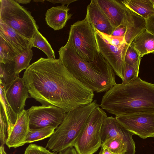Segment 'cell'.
<instances>
[{"label":"cell","mask_w":154,"mask_h":154,"mask_svg":"<svg viewBox=\"0 0 154 154\" xmlns=\"http://www.w3.org/2000/svg\"><path fill=\"white\" fill-rule=\"evenodd\" d=\"M152 2H153V4H154V0H152Z\"/></svg>","instance_id":"41"},{"label":"cell","mask_w":154,"mask_h":154,"mask_svg":"<svg viewBox=\"0 0 154 154\" xmlns=\"http://www.w3.org/2000/svg\"><path fill=\"white\" fill-rule=\"evenodd\" d=\"M29 97L42 105L66 113L93 101L94 92L76 79L59 60L41 57L30 65L23 78Z\"/></svg>","instance_id":"1"},{"label":"cell","mask_w":154,"mask_h":154,"mask_svg":"<svg viewBox=\"0 0 154 154\" xmlns=\"http://www.w3.org/2000/svg\"><path fill=\"white\" fill-rule=\"evenodd\" d=\"M98 154H115L112 152L106 147H101L100 152Z\"/></svg>","instance_id":"37"},{"label":"cell","mask_w":154,"mask_h":154,"mask_svg":"<svg viewBox=\"0 0 154 154\" xmlns=\"http://www.w3.org/2000/svg\"><path fill=\"white\" fill-rule=\"evenodd\" d=\"M30 129L51 126L57 128L63 121L66 112L54 106H32L27 110Z\"/></svg>","instance_id":"9"},{"label":"cell","mask_w":154,"mask_h":154,"mask_svg":"<svg viewBox=\"0 0 154 154\" xmlns=\"http://www.w3.org/2000/svg\"><path fill=\"white\" fill-rule=\"evenodd\" d=\"M17 55L12 47L0 36V63L6 64L14 61Z\"/></svg>","instance_id":"27"},{"label":"cell","mask_w":154,"mask_h":154,"mask_svg":"<svg viewBox=\"0 0 154 154\" xmlns=\"http://www.w3.org/2000/svg\"><path fill=\"white\" fill-rule=\"evenodd\" d=\"M32 47L37 48L45 53L48 58L55 59L54 52L46 39L37 31L31 40Z\"/></svg>","instance_id":"22"},{"label":"cell","mask_w":154,"mask_h":154,"mask_svg":"<svg viewBox=\"0 0 154 154\" xmlns=\"http://www.w3.org/2000/svg\"><path fill=\"white\" fill-rule=\"evenodd\" d=\"M101 147H106L115 154H126L128 150L126 143L121 138H110L102 143Z\"/></svg>","instance_id":"24"},{"label":"cell","mask_w":154,"mask_h":154,"mask_svg":"<svg viewBox=\"0 0 154 154\" xmlns=\"http://www.w3.org/2000/svg\"><path fill=\"white\" fill-rule=\"evenodd\" d=\"M5 87V85L0 82V106L2 107L5 112L8 125L10 134L16 123L17 114L13 110L6 99Z\"/></svg>","instance_id":"21"},{"label":"cell","mask_w":154,"mask_h":154,"mask_svg":"<svg viewBox=\"0 0 154 154\" xmlns=\"http://www.w3.org/2000/svg\"><path fill=\"white\" fill-rule=\"evenodd\" d=\"M45 0H40V1H38V0H37V1H36V0H34V1H34L35 2H42L43 3L45 1Z\"/></svg>","instance_id":"40"},{"label":"cell","mask_w":154,"mask_h":154,"mask_svg":"<svg viewBox=\"0 0 154 154\" xmlns=\"http://www.w3.org/2000/svg\"><path fill=\"white\" fill-rule=\"evenodd\" d=\"M115 118L133 135L143 139L154 137V113L122 115Z\"/></svg>","instance_id":"10"},{"label":"cell","mask_w":154,"mask_h":154,"mask_svg":"<svg viewBox=\"0 0 154 154\" xmlns=\"http://www.w3.org/2000/svg\"><path fill=\"white\" fill-rule=\"evenodd\" d=\"M16 123L11 130L6 144L9 148H16L24 145L29 130V118L27 110L17 114Z\"/></svg>","instance_id":"14"},{"label":"cell","mask_w":154,"mask_h":154,"mask_svg":"<svg viewBox=\"0 0 154 154\" xmlns=\"http://www.w3.org/2000/svg\"><path fill=\"white\" fill-rule=\"evenodd\" d=\"M130 45L138 51L141 57L154 53V35L146 30L136 37Z\"/></svg>","instance_id":"20"},{"label":"cell","mask_w":154,"mask_h":154,"mask_svg":"<svg viewBox=\"0 0 154 154\" xmlns=\"http://www.w3.org/2000/svg\"><path fill=\"white\" fill-rule=\"evenodd\" d=\"M100 106L115 116L154 113V84L138 77L127 83H116L106 92Z\"/></svg>","instance_id":"2"},{"label":"cell","mask_w":154,"mask_h":154,"mask_svg":"<svg viewBox=\"0 0 154 154\" xmlns=\"http://www.w3.org/2000/svg\"><path fill=\"white\" fill-rule=\"evenodd\" d=\"M58 154H78V153L73 146H71L59 152Z\"/></svg>","instance_id":"35"},{"label":"cell","mask_w":154,"mask_h":154,"mask_svg":"<svg viewBox=\"0 0 154 154\" xmlns=\"http://www.w3.org/2000/svg\"><path fill=\"white\" fill-rule=\"evenodd\" d=\"M141 57L136 49L131 45H128L125 56V63L132 66L137 71L139 72Z\"/></svg>","instance_id":"28"},{"label":"cell","mask_w":154,"mask_h":154,"mask_svg":"<svg viewBox=\"0 0 154 154\" xmlns=\"http://www.w3.org/2000/svg\"><path fill=\"white\" fill-rule=\"evenodd\" d=\"M0 141L1 145L6 144L9 135L8 125L5 112L2 107L0 110Z\"/></svg>","instance_id":"29"},{"label":"cell","mask_w":154,"mask_h":154,"mask_svg":"<svg viewBox=\"0 0 154 154\" xmlns=\"http://www.w3.org/2000/svg\"><path fill=\"white\" fill-rule=\"evenodd\" d=\"M126 25V31L124 37L126 43L128 45L146 30V20L129 9Z\"/></svg>","instance_id":"17"},{"label":"cell","mask_w":154,"mask_h":154,"mask_svg":"<svg viewBox=\"0 0 154 154\" xmlns=\"http://www.w3.org/2000/svg\"><path fill=\"white\" fill-rule=\"evenodd\" d=\"M58 53L59 59L65 67L94 92H106L116 84L114 71L100 53L94 61H86L66 43L59 49Z\"/></svg>","instance_id":"3"},{"label":"cell","mask_w":154,"mask_h":154,"mask_svg":"<svg viewBox=\"0 0 154 154\" xmlns=\"http://www.w3.org/2000/svg\"><path fill=\"white\" fill-rule=\"evenodd\" d=\"M24 154H57V152H51L46 147L31 144L26 148Z\"/></svg>","instance_id":"30"},{"label":"cell","mask_w":154,"mask_h":154,"mask_svg":"<svg viewBox=\"0 0 154 154\" xmlns=\"http://www.w3.org/2000/svg\"><path fill=\"white\" fill-rule=\"evenodd\" d=\"M18 4H27L29 3L31 0H15Z\"/></svg>","instance_id":"38"},{"label":"cell","mask_w":154,"mask_h":154,"mask_svg":"<svg viewBox=\"0 0 154 154\" xmlns=\"http://www.w3.org/2000/svg\"><path fill=\"white\" fill-rule=\"evenodd\" d=\"M56 129L49 126L37 129H30L25 140V143H31L50 137Z\"/></svg>","instance_id":"23"},{"label":"cell","mask_w":154,"mask_h":154,"mask_svg":"<svg viewBox=\"0 0 154 154\" xmlns=\"http://www.w3.org/2000/svg\"><path fill=\"white\" fill-rule=\"evenodd\" d=\"M66 43L86 61H94L100 53L95 29L86 17L71 26Z\"/></svg>","instance_id":"5"},{"label":"cell","mask_w":154,"mask_h":154,"mask_svg":"<svg viewBox=\"0 0 154 154\" xmlns=\"http://www.w3.org/2000/svg\"><path fill=\"white\" fill-rule=\"evenodd\" d=\"M5 93L9 103L17 114L24 109L26 100L29 95L23 78L18 76L5 86Z\"/></svg>","instance_id":"12"},{"label":"cell","mask_w":154,"mask_h":154,"mask_svg":"<svg viewBox=\"0 0 154 154\" xmlns=\"http://www.w3.org/2000/svg\"><path fill=\"white\" fill-rule=\"evenodd\" d=\"M126 31V25L125 23L122 25L116 28L111 35L118 37H124Z\"/></svg>","instance_id":"33"},{"label":"cell","mask_w":154,"mask_h":154,"mask_svg":"<svg viewBox=\"0 0 154 154\" xmlns=\"http://www.w3.org/2000/svg\"><path fill=\"white\" fill-rule=\"evenodd\" d=\"M33 53L32 49L17 54L14 58L15 72L16 75L19 76V73L22 70L26 69L30 66Z\"/></svg>","instance_id":"25"},{"label":"cell","mask_w":154,"mask_h":154,"mask_svg":"<svg viewBox=\"0 0 154 154\" xmlns=\"http://www.w3.org/2000/svg\"><path fill=\"white\" fill-rule=\"evenodd\" d=\"M53 4L56 3H60L63 5L64 6L65 5H67V6L70 3L78 1L77 0H47Z\"/></svg>","instance_id":"36"},{"label":"cell","mask_w":154,"mask_h":154,"mask_svg":"<svg viewBox=\"0 0 154 154\" xmlns=\"http://www.w3.org/2000/svg\"><path fill=\"white\" fill-rule=\"evenodd\" d=\"M0 36L12 47L17 54L31 49L32 48L30 40L1 21Z\"/></svg>","instance_id":"16"},{"label":"cell","mask_w":154,"mask_h":154,"mask_svg":"<svg viewBox=\"0 0 154 154\" xmlns=\"http://www.w3.org/2000/svg\"><path fill=\"white\" fill-rule=\"evenodd\" d=\"M17 77L14 61L6 64L0 63V82L6 86L13 81Z\"/></svg>","instance_id":"26"},{"label":"cell","mask_w":154,"mask_h":154,"mask_svg":"<svg viewBox=\"0 0 154 154\" xmlns=\"http://www.w3.org/2000/svg\"><path fill=\"white\" fill-rule=\"evenodd\" d=\"M103 34L108 41L113 45L118 47H120L126 44L124 37L116 36L104 33Z\"/></svg>","instance_id":"32"},{"label":"cell","mask_w":154,"mask_h":154,"mask_svg":"<svg viewBox=\"0 0 154 154\" xmlns=\"http://www.w3.org/2000/svg\"><path fill=\"white\" fill-rule=\"evenodd\" d=\"M99 106L95 100L87 105L67 112L62 122L50 137L46 147L52 152H58L73 146L91 113Z\"/></svg>","instance_id":"4"},{"label":"cell","mask_w":154,"mask_h":154,"mask_svg":"<svg viewBox=\"0 0 154 154\" xmlns=\"http://www.w3.org/2000/svg\"></svg>","instance_id":"42"},{"label":"cell","mask_w":154,"mask_h":154,"mask_svg":"<svg viewBox=\"0 0 154 154\" xmlns=\"http://www.w3.org/2000/svg\"><path fill=\"white\" fill-rule=\"evenodd\" d=\"M121 1L127 8L146 20L154 14V6L152 0Z\"/></svg>","instance_id":"19"},{"label":"cell","mask_w":154,"mask_h":154,"mask_svg":"<svg viewBox=\"0 0 154 154\" xmlns=\"http://www.w3.org/2000/svg\"><path fill=\"white\" fill-rule=\"evenodd\" d=\"M107 117L106 113L99 106L93 110L74 144L78 154H93L101 147V128Z\"/></svg>","instance_id":"7"},{"label":"cell","mask_w":154,"mask_h":154,"mask_svg":"<svg viewBox=\"0 0 154 154\" xmlns=\"http://www.w3.org/2000/svg\"><path fill=\"white\" fill-rule=\"evenodd\" d=\"M69 10L67 6L62 5L53 7L48 9L45 17L48 25L55 31L63 29L72 16L68 13Z\"/></svg>","instance_id":"18"},{"label":"cell","mask_w":154,"mask_h":154,"mask_svg":"<svg viewBox=\"0 0 154 154\" xmlns=\"http://www.w3.org/2000/svg\"><path fill=\"white\" fill-rule=\"evenodd\" d=\"M139 72L136 71L134 67L125 63L124 78L122 83L128 82L138 77Z\"/></svg>","instance_id":"31"},{"label":"cell","mask_w":154,"mask_h":154,"mask_svg":"<svg viewBox=\"0 0 154 154\" xmlns=\"http://www.w3.org/2000/svg\"><path fill=\"white\" fill-rule=\"evenodd\" d=\"M96 37L100 53L109 63L116 75L123 80L125 69V56L128 45L118 47L110 43L103 33L95 29Z\"/></svg>","instance_id":"8"},{"label":"cell","mask_w":154,"mask_h":154,"mask_svg":"<svg viewBox=\"0 0 154 154\" xmlns=\"http://www.w3.org/2000/svg\"><path fill=\"white\" fill-rule=\"evenodd\" d=\"M96 1L115 29L125 23L128 9L121 1L96 0Z\"/></svg>","instance_id":"13"},{"label":"cell","mask_w":154,"mask_h":154,"mask_svg":"<svg viewBox=\"0 0 154 154\" xmlns=\"http://www.w3.org/2000/svg\"><path fill=\"white\" fill-rule=\"evenodd\" d=\"M133 135L127 130L115 117L107 116L103 120L101 133L102 143L111 138L121 137L128 146V150L126 154H135V146L132 137Z\"/></svg>","instance_id":"11"},{"label":"cell","mask_w":154,"mask_h":154,"mask_svg":"<svg viewBox=\"0 0 154 154\" xmlns=\"http://www.w3.org/2000/svg\"><path fill=\"white\" fill-rule=\"evenodd\" d=\"M0 154H7L4 150V148L3 145H1L0 147Z\"/></svg>","instance_id":"39"},{"label":"cell","mask_w":154,"mask_h":154,"mask_svg":"<svg viewBox=\"0 0 154 154\" xmlns=\"http://www.w3.org/2000/svg\"><path fill=\"white\" fill-rule=\"evenodd\" d=\"M146 30L154 35V14L146 20Z\"/></svg>","instance_id":"34"},{"label":"cell","mask_w":154,"mask_h":154,"mask_svg":"<svg viewBox=\"0 0 154 154\" xmlns=\"http://www.w3.org/2000/svg\"><path fill=\"white\" fill-rule=\"evenodd\" d=\"M85 17L95 29L102 33L111 35L115 29L96 0H91L88 5Z\"/></svg>","instance_id":"15"},{"label":"cell","mask_w":154,"mask_h":154,"mask_svg":"<svg viewBox=\"0 0 154 154\" xmlns=\"http://www.w3.org/2000/svg\"><path fill=\"white\" fill-rule=\"evenodd\" d=\"M0 21L30 41L38 29L30 12L14 0H0Z\"/></svg>","instance_id":"6"}]
</instances>
